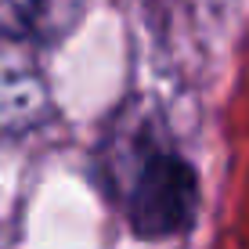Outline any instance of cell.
I'll return each instance as SVG.
<instances>
[{
    "label": "cell",
    "mask_w": 249,
    "mask_h": 249,
    "mask_svg": "<svg viewBox=\"0 0 249 249\" xmlns=\"http://www.w3.org/2000/svg\"><path fill=\"white\" fill-rule=\"evenodd\" d=\"M199 210V177L181 156H148L130 192V224L141 238H170L184 231Z\"/></svg>",
    "instance_id": "obj_1"
},
{
    "label": "cell",
    "mask_w": 249,
    "mask_h": 249,
    "mask_svg": "<svg viewBox=\"0 0 249 249\" xmlns=\"http://www.w3.org/2000/svg\"><path fill=\"white\" fill-rule=\"evenodd\" d=\"M83 15V0H0V36L25 44H54Z\"/></svg>",
    "instance_id": "obj_2"
}]
</instances>
